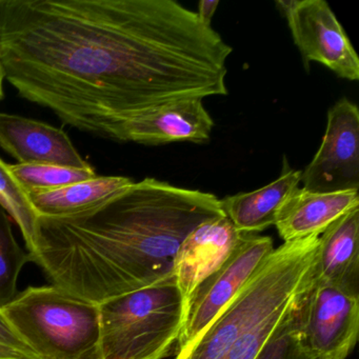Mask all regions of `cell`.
<instances>
[{"mask_svg":"<svg viewBox=\"0 0 359 359\" xmlns=\"http://www.w3.org/2000/svg\"><path fill=\"white\" fill-rule=\"evenodd\" d=\"M359 207L340 216L319 236L314 280L358 291Z\"/></svg>","mask_w":359,"mask_h":359,"instance_id":"obj_14","label":"cell"},{"mask_svg":"<svg viewBox=\"0 0 359 359\" xmlns=\"http://www.w3.org/2000/svg\"><path fill=\"white\" fill-rule=\"evenodd\" d=\"M0 359H39V357L26 354L15 348L0 344Z\"/></svg>","mask_w":359,"mask_h":359,"instance_id":"obj_23","label":"cell"},{"mask_svg":"<svg viewBox=\"0 0 359 359\" xmlns=\"http://www.w3.org/2000/svg\"><path fill=\"white\" fill-rule=\"evenodd\" d=\"M304 344L323 359H346L359 331L358 291L314 280L298 309Z\"/></svg>","mask_w":359,"mask_h":359,"instance_id":"obj_7","label":"cell"},{"mask_svg":"<svg viewBox=\"0 0 359 359\" xmlns=\"http://www.w3.org/2000/svg\"><path fill=\"white\" fill-rule=\"evenodd\" d=\"M123 176H95L47 192L29 193L39 217H67L89 211L133 184Z\"/></svg>","mask_w":359,"mask_h":359,"instance_id":"obj_16","label":"cell"},{"mask_svg":"<svg viewBox=\"0 0 359 359\" xmlns=\"http://www.w3.org/2000/svg\"><path fill=\"white\" fill-rule=\"evenodd\" d=\"M0 205L8 215L15 220L22 231L27 249L32 243L36 228L37 214L35 213L26 191L22 188L9 165L0 159Z\"/></svg>","mask_w":359,"mask_h":359,"instance_id":"obj_19","label":"cell"},{"mask_svg":"<svg viewBox=\"0 0 359 359\" xmlns=\"http://www.w3.org/2000/svg\"><path fill=\"white\" fill-rule=\"evenodd\" d=\"M222 216L215 195L146 178L89 211L37 218L28 252L51 285L100 304L169 278L188 235Z\"/></svg>","mask_w":359,"mask_h":359,"instance_id":"obj_2","label":"cell"},{"mask_svg":"<svg viewBox=\"0 0 359 359\" xmlns=\"http://www.w3.org/2000/svg\"><path fill=\"white\" fill-rule=\"evenodd\" d=\"M243 236L226 216H222L199 224L184 239L173 275L187 311L197 287L226 259Z\"/></svg>","mask_w":359,"mask_h":359,"instance_id":"obj_10","label":"cell"},{"mask_svg":"<svg viewBox=\"0 0 359 359\" xmlns=\"http://www.w3.org/2000/svg\"><path fill=\"white\" fill-rule=\"evenodd\" d=\"M31 262L30 253L18 245L9 215L0 205V308L16 297L20 273Z\"/></svg>","mask_w":359,"mask_h":359,"instance_id":"obj_18","label":"cell"},{"mask_svg":"<svg viewBox=\"0 0 359 359\" xmlns=\"http://www.w3.org/2000/svg\"><path fill=\"white\" fill-rule=\"evenodd\" d=\"M302 173L291 169L285 158L276 180L258 190L226 197L220 201V207L239 232L257 234L275 226L285 201L299 186Z\"/></svg>","mask_w":359,"mask_h":359,"instance_id":"obj_15","label":"cell"},{"mask_svg":"<svg viewBox=\"0 0 359 359\" xmlns=\"http://www.w3.org/2000/svg\"><path fill=\"white\" fill-rule=\"evenodd\" d=\"M0 315L39 359H100L98 304L57 285L18 292Z\"/></svg>","mask_w":359,"mask_h":359,"instance_id":"obj_4","label":"cell"},{"mask_svg":"<svg viewBox=\"0 0 359 359\" xmlns=\"http://www.w3.org/2000/svg\"><path fill=\"white\" fill-rule=\"evenodd\" d=\"M0 47L22 97L116 142L153 109L226 95L233 52L173 0H0Z\"/></svg>","mask_w":359,"mask_h":359,"instance_id":"obj_1","label":"cell"},{"mask_svg":"<svg viewBox=\"0 0 359 359\" xmlns=\"http://www.w3.org/2000/svg\"><path fill=\"white\" fill-rule=\"evenodd\" d=\"M276 6L306 65L319 62L338 77L358 81V56L329 4L323 0H280Z\"/></svg>","mask_w":359,"mask_h":359,"instance_id":"obj_8","label":"cell"},{"mask_svg":"<svg viewBox=\"0 0 359 359\" xmlns=\"http://www.w3.org/2000/svg\"><path fill=\"white\" fill-rule=\"evenodd\" d=\"M219 1L218 0H201L198 5L199 20L205 27H211L212 18L217 10Z\"/></svg>","mask_w":359,"mask_h":359,"instance_id":"obj_22","label":"cell"},{"mask_svg":"<svg viewBox=\"0 0 359 359\" xmlns=\"http://www.w3.org/2000/svg\"><path fill=\"white\" fill-rule=\"evenodd\" d=\"M4 79H5V70H4L3 60H1V47H0V102L4 100Z\"/></svg>","mask_w":359,"mask_h":359,"instance_id":"obj_24","label":"cell"},{"mask_svg":"<svg viewBox=\"0 0 359 359\" xmlns=\"http://www.w3.org/2000/svg\"><path fill=\"white\" fill-rule=\"evenodd\" d=\"M18 184L29 193L47 192L95 177L93 168L77 169L48 163L9 165Z\"/></svg>","mask_w":359,"mask_h":359,"instance_id":"obj_17","label":"cell"},{"mask_svg":"<svg viewBox=\"0 0 359 359\" xmlns=\"http://www.w3.org/2000/svg\"><path fill=\"white\" fill-rule=\"evenodd\" d=\"M0 344L9 346V348H15V350L26 353V354L32 355V356H36V355L33 354V353L25 346L24 342H22V340L14 334V332L10 329L9 325L4 320L1 315H0Z\"/></svg>","mask_w":359,"mask_h":359,"instance_id":"obj_21","label":"cell"},{"mask_svg":"<svg viewBox=\"0 0 359 359\" xmlns=\"http://www.w3.org/2000/svg\"><path fill=\"white\" fill-rule=\"evenodd\" d=\"M100 359H163L176 348L187 310L174 275L98 304Z\"/></svg>","mask_w":359,"mask_h":359,"instance_id":"obj_5","label":"cell"},{"mask_svg":"<svg viewBox=\"0 0 359 359\" xmlns=\"http://www.w3.org/2000/svg\"><path fill=\"white\" fill-rule=\"evenodd\" d=\"M300 182L310 192L358 190L359 110L348 98L327 112L320 148L302 171Z\"/></svg>","mask_w":359,"mask_h":359,"instance_id":"obj_9","label":"cell"},{"mask_svg":"<svg viewBox=\"0 0 359 359\" xmlns=\"http://www.w3.org/2000/svg\"><path fill=\"white\" fill-rule=\"evenodd\" d=\"M0 148L18 163L91 168L62 129L18 115L0 113Z\"/></svg>","mask_w":359,"mask_h":359,"instance_id":"obj_11","label":"cell"},{"mask_svg":"<svg viewBox=\"0 0 359 359\" xmlns=\"http://www.w3.org/2000/svg\"><path fill=\"white\" fill-rule=\"evenodd\" d=\"M359 207L358 190L310 192L296 188L277 217L279 236L287 241L321 235L340 216Z\"/></svg>","mask_w":359,"mask_h":359,"instance_id":"obj_13","label":"cell"},{"mask_svg":"<svg viewBox=\"0 0 359 359\" xmlns=\"http://www.w3.org/2000/svg\"><path fill=\"white\" fill-rule=\"evenodd\" d=\"M319 236L287 241L273 250L257 272L180 359H219L237 338L258 321L302 302L314 283Z\"/></svg>","mask_w":359,"mask_h":359,"instance_id":"obj_3","label":"cell"},{"mask_svg":"<svg viewBox=\"0 0 359 359\" xmlns=\"http://www.w3.org/2000/svg\"><path fill=\"white\" fill-rule=\"evenodd\" d=\"M273 250L271 237L243 234L226 259L195 290L176 344L175 359L182 358L188 353L199 336L257 272Z\"/></svg>","mask_w":359,"mask_h":359,"instance_id":"obj_6","label":"cell"},{"mask_svg":"<svg viewBox=\"0 0 359 359\" xmlns=\"http://www.w3.org/2000/svg\"><path fill=\"white\" fill-rule=\"evenodd\" d=\"M299 304L281 321L256 359H323L304 344L298 325Z\"/></svg>","mask_w":359,"mask_h":359,"instance_id":"obj_20","label":"cell"},{"mask_svg":"<svg viewBox=\"0 0 359 359\" xmlns=\"http://www.w3.org/2000/svg\"><path fill=\"white\" fill-rule=\"evenodd\" d=\"M214 121L203 100L172 102L153 109L126 123L119 142L165 144L175 142H209Z\"/></svg>","mask_w":359,"mask_h":359,"instance_id":"obj_12","label":"cell"}]
</instances>
